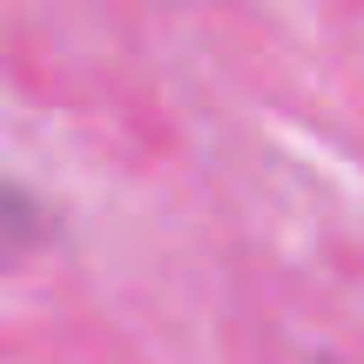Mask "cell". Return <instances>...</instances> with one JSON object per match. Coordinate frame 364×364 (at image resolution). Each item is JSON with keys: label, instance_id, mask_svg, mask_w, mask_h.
Masks as SVG:
<instances>
[{"label": "cell", "instance_id": "cell-1", "mask_svg": "<svg viewBox=\"0 0 364 364\" xmlns=\"http://www.w3.org/2000/svg\"><path fill=\"white\" fill-rule=\"evenodd\" d=\"M34 230V203L14 189H0V243H21V236Z\"/></svg>", "mask_w": 364, "mask_h": 364}]
</instances>
